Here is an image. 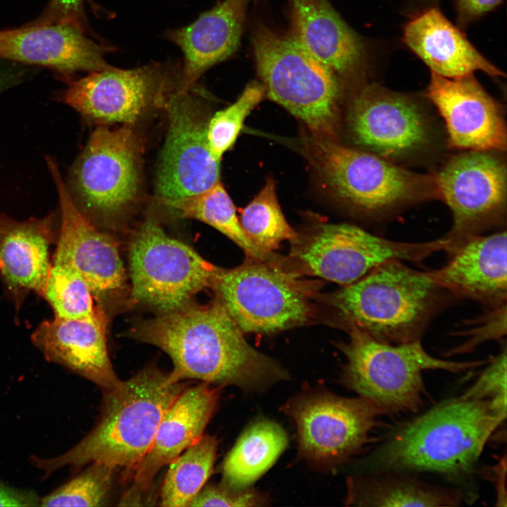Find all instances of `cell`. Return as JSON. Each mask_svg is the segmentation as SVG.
Listing matches in <instances>:
<instances>
[{
    "mask_svg": "<svg viewBox=\"0 0 507 507\" xmlns=\"http://www.w3.org/2000/svg\"><path fill=\"white\" fill-rule=\"evenodd\" d=\"M405 263L385 262L333 295L332 304L346 327L389 344L421 341L435 316L456 298L428 271Z\"/></svg>",
    "mask_w": 507,
    "mask_h": 507,
    "instance_id": "4",
    "label": "cell"
},
{
    "mask_svg": "<svg viewBox=\"0 0 507 507\" xmlns=\"http://www.w3.org/2000/svg\"><path fill=\"white\" fill-rule=\"evenodd\" d=\"M40 499L32 489L18 488L0 482V507L40 506Z\"/></svg>",
    "mask_w": 507,
    "mask_h": 507,
    "instance_id": "39",
    "label": "cell"
},
{
    "mask_svg": "<svg viewBox=\"0 0 507 507\" xmlns=\"http://www.w3.org/2000/svg\"><path fill=\"white\" fill-rule=\"evenodd\" d=\"M506 418V403L464 394L401 425L370 457L373 471L472 473L491 436Z\"/></svg>",
    "mask_w": 507,
    "mask_h": 507,
    "instance_id": "2",
    "label": "cell"
},
{
    "mask_svg": "<svg viewBox=\"0 0 507 507\" xmlns=\"http://www.w3.org/2000/svg\"><path fill=\"white\" fill-rule=\"evenodd\" d=\"M134 125H99L71 169L67 187L90 221L113 222L141 199L144 141Z\"/></svg>",
    "mask_w": 507,
    "mask_h": 507,
    "instance_id": "8",
    "label": "cell"
},
{
    "mask_svg": "<svg viewBox=\"0 0 507 507\" xmlns=\"http://www.w3.org/2000/svg\"><path fill=\"white\" fill-rule=\"evenodd\" d=\"M264 95L263 84L252 82L233 104L208 120L206 140L209 151L215 160L220 161L223 155L234 145L246 117Z\"/></svg>",
    "mask_w": 507,
    "mask_h": 507,
    "instance_id": "34",
    "label": "cell"
},
{
    "mask_svg": "<svg viewBox=\"0 0 507 507\" xmlns=\"http://www.w3.org/2000/svg\"><path fill=\"white\" fill-rule=\"evenodd\" d=\"M184 389L170 373L145 367L104 392L97 423L77 444L56 456H33L30 461L44 477L94 462L134 470L151 448L163 414Z\"/></svg>",
    "mask_w": 507,
    "mask_h": 507,
    "instance_id": "3",
    "label": "cell"
},
{
    "mask_svg": "<svg viewBox=\"0 0 507 507\" xmlns=\"http://www.w3.org/2000/svg\"><path fill=\"white\" fill-rule=\"evenodd\" d=\"M453 225L444 237L449 255L472 237L505 224L507 169L501 151H463L433 174Z\"/></svg>",
    "mask_w": 507,
    "mask_h": 507,
    "instance_id": "13",
    "label": "cell"
},
{
    "mask_svg": "<svg viewBox=\"0 0 507 507\" xmlns=\"http://www.w3.org/2000/svg\"><path fill=\"white\" fill-rule=\"evenodd\" d=\"M293 39L334 73L360 64L363 46L326 0H291Z\"/></svg>",
    "mask_w": 507,
    "mask_h": 507,
    "instance_id": "25",
    "label": "cell"
},
{
    "mask_svg": "<svg viewBox=\"0 0 507 507\" xmlns=\"http://www.w3.org/2000/svg\"><path fill=\"white\" fill-rule=\"evenodd\" d=\"M444 237L423 242L385 239L351 224H323L299 242L295 258L311 275L345 286L394 260L420 262L446 251Z\"/></svg>",
    "mask_w": 507,
    "mask_h": 507,
    "instance_id": "14",
    "label": "cell"
},
{
    "mask_svg": "<svg viewBox=\"0 0 507 507\" xmlns=\"http://www.w3.org/2000/svg\"><path fill=\"white\" fill-rule=\"evenodd\" d=\"M268 502V499L264 494L251 487L237 490L221 484L204 486L192 501L189 507L262 506H265Z\"/></svg>",
    "mask_w": 507,
    "mask_h": 507,
    "instance_id": "37",
    "label": "cell"
},
{
    "mask_svg": "<svg viewBox=\"0 0 507 507\" xmlns=\"http://www.w3.org/2000/svg\"><path fill=\"white\" fill-rule=\"evenodd\" d=\"M491 357L475 382L463 394L477 399H488L506 403V344Z\"/></svg>",
    "mask_w": 507,
    "mask_h": 507,
    "instance_id": "35",
    "label": "cell"
},
{
    "mask_svg": "<svg viewBox=\"0 0 507 507\" xmlns=\"http://www.w3.org/2000/svg\"><path fill=\"white\" fill-rule=\"evenodd\" d=\"M311 162L327 185L345 204L382 220L415 204L439 198L433 174H420L337 140L312 137Z\"/></svg>",
    "mask_w": 507,
    "mask_h": 507,
    "instance_id": "6",
    "label": "cell"
},
{
    "mask_svg": "<svg viewBox=\"0 0 507 507\" xmlns=\"http://www.w3.org/2000/svg\"><path fill=\"white\" fill-rule=\"evenodd\" d=\"M248 1L225 0L189 25L167 34L184 54L180 90L189 91L208 68L235 51Z\"/></svg>",
    "mask_w": 507,
    "mask_h": 507,
    "instance_id": "23",
    "label": "cell"
},
{
    "mask_svg": "<svg viewBox=\"0 0 507 507\" xmlns=\"http://www.w3.org/2000/svg\"><path fill=\"white\" fill-rule=\"evenodd\" d=\"M76 476L47 495L40 506H103L111 491L115 468L91 463Z\"/></svg>",
    "mask_w": 507,
    "mask_h": 507,
    "instance_id": "32",
    "label": "cell"
},
{
    "mask_svg": "<svg viewBox=\"0 0 507 507\" xmlns=\"http://www.w3.org/2000/svg\"><path fill=\"white\" fill-rule=\"evenodd\" d=\"M281 411L294 423L299 456L315 468L339 465L375 439L382 411L361 397L337 396L321 387H306Z\"/></svg>",
    "mask_w": 507,
    "mask_h": 507,
    "instance_id": "9",
    "label": "cell"
},
{
    "mask_svg": "<svg viewBox=\"0 0 507 507\" xmlns=\"http://www.w3.org/2000/svg\"><path fill=\"white\" fill-rule=\"evenodd\" d=\"M218 444L215 437L203 435L168 464L160 506L189 507L213 472Z\"/></svg>",
    "mask_w": 507,
    "mask_h": 507,
    "instance_id": "30",
    "label": "cell"
},
{
    "mask_svg": "<svg viewBox=\"0 0 507 507\" xmlns=\"http://www.w3.org/2000/svg\"><path fill=\"white\" fill-rule=\"evenodd\" d=\"M347 130L357 149L401 165L427 158L437 132L427 108L416 99L378 84L363 88L350 103Z\"/></svg>",
    "mask_w": 507,
    "mask_h": 507,
    "instance_id": "12",
    "label": "cell"
},
{
    "mask_svg": "<svg viewBox=\"0 0 507 507\" xmlns=\"http://www.w3.org/2000/svg\"><path fill=\"white\" fill-rule=\"evenodd\" d=\"M57 189L61 225L54 262L69 266L89 285L101 304L120 296L126 287V272L116 242L96 228L73 199L56 161L46 157Z\"/></svg>",
    "mask_w": 507,
    "mask_h": 507,
    "instance_id": "17",
    "label": "cell"
},
{
    "mask_svg": "<svg viewBox=\"0 0 507 507\" xmlns=\"http://www.w3.org/2000/svg\"><path fill=\"white\" fill-rule=\"evenodd\" d=\"M56 317L78 319L92 313V292L82 277L72 268L54 263L49 269L44 295Z\"/></svg>",
    "mask_w": 507,
    "mask_h": 507,
    "instance_id": "33",
    "label": "cell"
},
{
    "mask_svg": "<svg viewBox=\"0 0 507 507\" xmlns=\"http://www.w3.org/2000/svg\"><path fill=\"white\" fill-rule=\"evenodd\" d=\"M443 267L429 270L433 280L456 299L495 308L506 303V230L470 237L450 254Z\"/></svg>",
    "mask_w": 507,
    "mask_h": 507,
    "instance_id": "21",
    "label": "cell"
},
{
    "mask_svg": "<svg viewBox=\"0 0 507 507\" xmlns=\"http://www.w3.org/2000/svg\"><path fill=\"white\" fill-rule=\"evenodd\" d=\"M112 49L89 38L80 21H35L0 30L1 58L64 75L108 68L104 56Z\"/></svg>",
    "mask_w": 507,
    "mask_h": 507,
    "instance_id": "19",
    "label": "cell"
},
{
    "mask_svg": "<svg viewBox=\"0 0 507 507\" xmlns=\"http://www.w3.org/2000/svg\"><path fill=\"white\" fill-rule=\"evenodd\" d=\"M131 297L158 313L177 309L206 288L218 270L153 217L138 227L129 247Z\"/></svg>",
    "mask_w": 507,
    "mask_h": 507,
    "instance_id": "10",
    "label": "cell"
},
{
    "mask_svg": "<svg viewBox=\"0 0 507 507\" xmlns=\"http://www.w3.org/2000/svg\"><path fill=\"white\" fill-rule=\"evenodd\" d=\"M129 336L154 345L171 359L176 381L199 380L260 392L287 380V371L253 348L215 297L206 304L185 305L137 323Z\"/></svg>",
    "mask_w": 507,
    "mask_h": 507,
    "instance_id": "1",
    "label": "cell"
},
{
    "mask_svg": "<svg viewBox=\"0 0 507 507\" xmlns=\"http://www.w3.org/2000/svg\"><path fill=\"white\" fill-rule=\"evenodd\" d=\"M52 238L51 215L25 221L0 219L1 273L12 285L44 295Z\"/></svg>",
    "mask_w": 507,
    "mask_h": 507,
    "instance_id": "26",
    "label": "cell"
},
{
    "mask_svg": "<svg viewBox=\"0 0 507 507\" xmlns=\"http://www.w3.org/2000/svg\"><path fill=\"white\" fill-rule=\"evenodd\" d=\"M218 398V391L203 382L182 391L163 414L151 448L134 470V485L149 490L158 471L204 435Z\"/></svg>",
    "mask_w": 507,
    "mask_h": 507,
    "instance_id": "22",
    "label": "cell"
},
{
    "mask_svg": "<svg viewBox=\"0 0 507 507\" xmlns=\"http://www.w3.org/2000/svg\"><path fill=\"white\" fill-rule=\"evenodd\" d=\"M347 330L349 339L339 345L346 360L341 382L384 415L418 411L427 396L425 370L461 373L489 360L446 361L428 353L421 341L394 344L378 341L355 327Z\"/></svg>",
    "mask_w": 507,
    "mask_h": 507,
    "instance_id": "5",
    "label": "cell"
},
{
    "mask_svg": "<svg viewBox=\"0 0 507 507\" xmlns=\"http://www.w3.org/2000/svg\"><path fill=\"white\" fill-rule=\"evenodd\" d=\"M403 41L432 73L441 76L457 78L478 70L504 75L436 8L412 19L404 28Z\"/></svg>",
    "mask_w": 507,
    "mask_h": 507,
    "instance_id": "24",
    "label": "cell"
},
{
    "mask_svg": "<svg viewBox=\"0 0 507 507\" xmlns=\"http://www.w3.org/2000/svg\"><path fill=\"white\" fill-rule=\"evenodd\" d=\"M258 75L268 98L308 128L337 140L339 87L334 73L293 38L261 27L253 38Z\"/></svg>",
    "mask_w": 507,
    "mask_h": 507,
    "instance_id": "7",
    "label": "cell"
},
{
    "mask_svg": "<svg viewBox=\"0 0 507 507\" xmlns=\"http://www.w3.org/2000/svg\"><path fill=\"white\" fill-rule=\"evenodd\" d=\"M171 73L170 68L158 63L128 70L109 66L72 82L61 98L99 125H135L165 107L173 92Z\"/></svg>",
    "mask_w": 507,
    "mask_h": 507,
    "instance_id": "15",
    "label": "cell"
},
{
    "mask_svg": "<svg viewBox=\"0 0 507 507\" xmlns=\"http://www.w3.org/2000/svg\"><path fill=\"white\" fill-rule=\"evenodd\" d=\"M288 445L284 430L261 418L252 423L226 455L221 484L232 489L250 488L276 462Z\"/></svg>",
    "mask_w": 507,
    "mask_h": 507,
    "instance_id": "28",
    "label": "cell"
},
{
    "mask_svg": "<svg viewBox=\"0 0 507 507\" xmlns=\"http://www.w3.org/2000/svg\"><path fill=\"white\" fill-rule=\"evenodd\" d=\"M502 0H458L461 11L468 17L481 15L497 6Z\"/></svg>",
    "mask_w": 507,
    "mask_h": 507,
    "instance_id": "42",
    "label": "cell"
},
{
    "mask_svg": "<svg viewBox=\"0 0 507 507\" xmlns=\"http://www.w3.org/2000/svg\"><path fill=\"white\" fill-rule=\"evenodd\" d=\"M82 0H50L45 11L37 21H80Z\"/></svg>",
    "mask_w": 507,
    "mask_h": 507,
    "instance_id": "38",
    "label": "cell"
},
{
    "mask_svg": "<svg viewBox=\"0 0 507 507\" xmlns=\"http://www.w3.org/2000/svg\"><path fill=\"white\" fill-rule=\"evenodd\" d=\"M466 497L461 489L429 484L409 472L380 470L349 478L345 502L361 506H460Z\"/></svg>",
    "mask_w": 507,
    "mask_h": 507,
    "instance_id": "27",
    "label": "cell"
},
{
    "mask_svg": "<svg viewBox=\"0 0 507 507\" xmlns=\"http://www.w3.org/2000/svg\"><path fill=\"white\" fill-rule=\"evenodd\" d=\"M0 270H1V272H2V270H3V263H2L1 258H0Z\"/></svg>",
    "mask_w": 507,
    "mask_h": 507,
    "instance_id": "43",
    "label": "cell"
},
{
    "mask_svg": "<svg viewBox=\"0 0 507 507\" xmlns=\"http://www.w3.org/2000/svg\"><path fill=\"white\" fill-rule=\"evenodd\" d=\"M506 457L504 456L493 467L487 468L488 472L491 473L492 482L494 484L496 492V506H506Z\"/></svg>",
    "mask_w": 507,
    "mask_h": 507,
    "instance_id": "40",
    "label": "cell"
},
{
    "mask_svg": "<svg viewBox=\"0 0 507 507\" xmlns=\"http://www.w3.org/2000/svg\"><path fill=\"white\" fill-rule=\"evenodd\" d=\"M189 92L177 87L164 107L168 127L156 175L158 203L202 193L220 181V161L207 144L208 120Z\"/></svg>",
    "mask_w": 507,
    "mask_h": 507,
    "instance_id": "16",
    "label": "cell"
},
{
    "mask_svg": "<svg viewBox=\"0 0 507 507\" xmlns=\"http://www.w3.org/2000/svg\"><path fill=\"white\" fill-rule=\"evenodd\" d=\"M216 298L244 333L271 334L310 319V294L294 274L263 261L218 269Z\"/></svg>",
    "mask_w": 507,
    "mask_h": 507,
    "instance_id": "11",
    "label": "cell"
},
{
    "mask_svg": "<svg viewBox=\"0 0 507 507\" xmlns=\"http://www.w3.org/2000/svg\"><path fill=\"white\" fill-rule=\"evenodd\" d=\"M14 65H0V94L25 79L27 70Z\"/></svg>",
    "mask_w": 507,
    "mask_h": 507,
    "instance_id": "41",
    "label": "cell"
},
{
    "mask_svg": "<svg viewBox=\"0 0 507 507\" xmlns=\"http://www.w3.org/2000/svg\"><path fill=\"white\" fill-rule=\"evenodd\" d=\"M239 219L251 242L268 254L277 249L282 242H296L299 238L281 211L275 182L271 178L241 211Z\"/></svg>",
    "mask_w": 507,
    "mask_h": 507,
    "instance_id": "31",
    "label": "cell"
},
{
    "mask_svg": "<svg viewBox=\"0 0 507 507\" xmlns=\"http://www.w3.org/2000/svg\"><path fill=\"white\" fill-rule=\"evenodd\" d=\"M506 303L489 308L487 314L480 317L475 322L474 326L463 333L467 336L463 344L449 350L446 356L471 352L487 340L502 342V338L506 334Z\"/></svg>",
    "mask_w": 507,
    "mask_h": 507,
    "instance_id": "36",
    "label": "cell"
},
{
    "mask_svg": "<svg viewBox=\"0 0 507 507\" xmlns=\"http://www.w3.org/2000/svg\"><path fill=\"white\" fill-rule=\"evenodd\" d=\"M426 96L444 120L450 147L506 151V124L502 108L472 74L448 78L432 73Z\"/></svg>",
    "mask_w": 507,
    "mask_h": 507,
    "instance_id": "18",
    "label": "cell"
},
{
    "mask_svg": "<svg viewBox=\"0 0 507 507\" xmlns=\"http://www.w3.org/2000/svg\"><path fill=\"white\" fill-rule=\"evenodd\" d=\"M107 315L99 305L78 319L55 317L45 320L32 334L34 345L46 359L91 381L105 391L120 380L107 347Z\"/></svg>",
    "mask_w": 507,
    "mask_h": 507,
    "instance_id": "20",
    "label": "cell"
},
{
    "mask_svg": "<svg viewBox=\"0 0 507 507\" xmlns=\"http://www.w3.org/2000/svg\"><path fill=\"white\" fill-rule=\"evenodd\" d=\"M177 216L203 222L228 237L251 259L266 261L270 254L256 246L245 234L236 208L221 182L193 196L160 202Z\"/></svg>",
    "mask_w": 507,
    "mask_h": 507,
    "instance_id": "29",
    "label": "cell"
}]
</instances>
